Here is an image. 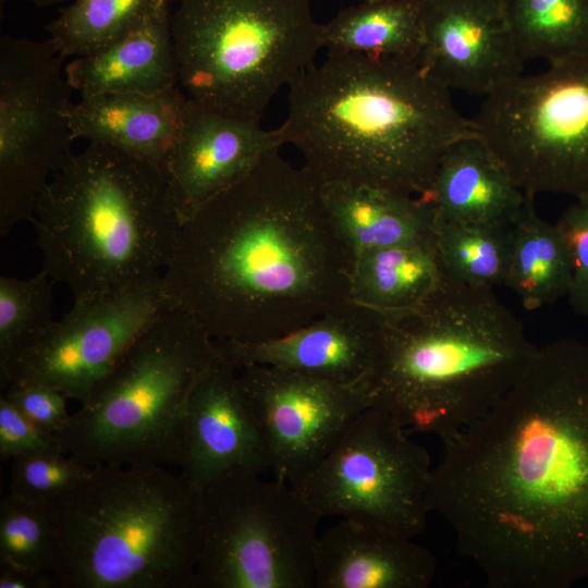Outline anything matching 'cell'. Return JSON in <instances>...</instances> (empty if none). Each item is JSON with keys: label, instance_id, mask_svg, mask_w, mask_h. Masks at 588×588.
Returning a JSON list of instances; mask_svg holds the SVG:
<instances>
[{"label": "cell", "instance_id": "6da1fadb", "mask_svg": "<svg viewBox=\"0 0 588 588\" xmlns=\"http://www.w3.org/2000/svg\"><path fill=\"white\" fill-rule=\"evenodd\" d=\"M442 443L431 510L488 586L588 578V344L538 346L504 397Z\"/></svg>", "mask_w": 588, "mask_h": 588}, {"label": "cell", "instance_id": "7a4b0ae2", "mask_svg": "<svg viewBox=\"0 0 588 588\" xmlns=\"http://www.w3.org/2000/svg\"><path fill=\"white\" fill-rule=\"evenodd\" d=\"M354 261L318 180L274 150L183 222L162 283L215 341L252 344L352 301Z\"/></svg>", "mask_w": 588, "mask_h": 588}, {"label": "cell", "instance_id": "3957f363", "mask_svg": "<svg viewBox=\"0 0 588 588\" xmlns=\"http://www.w3.org/2000/svg\"><path fill=\"white\" fill-rule=\"evenodd\" d=\"M279 126L319 183L428 191L446 149L476 133L418 60L326 51L287 87Z\"/></svg>", "mask_w": 588, "mask_h": 588}, {"label": "cell", "instance_id": "277c9868", "mask_svg": "<svg viewBox=\"0 0 588 588\" xmlns=\"http://www.w3.org/2000/svg\"><path fill=\"white\" fill-rule=\"evenodd\" d=\"M382 315L366 381L371 406L442 442L486 416L538 350L493 287L444 273L421 305Z\"/></svg>", "mask_w": 588, "mask_h": 588}, {"label": "cell", "instance_id": "5b68a950", "mask_svg": "<svg viewBox=\"0 0 588 588\" xmlns=\"http://www.w3.org/2000/svg\"><path fill=\"white\" fill-rule=\"evenodd\" d=\"M30 222L74 302L162 277L182 226L163 166L96 143L53 174Z\"/></svg>", "mask_w": 588, "mask_h": 588}, {"label": "cell", "instance_id": "8992f818", "mask_svg": "<svg viewBox=\"0 0 588 588\" xmlns=\"http://www.w3.org/2000/svg\"><path fill=\"white\" fill-rule=\"evenodd\" d=\"M57 588H194L203 490L158 465H98L52 503Z\"/></svg>", "mask_w": 588, "mask_h": 588}, {"label": "cell", "instance_id": "52a82bcc", "mask_svg": "<svg viewBox=\"0 0 588 588\" xmlns=\"http://www.w3.org/2000/svg\"><path fill=\"white\" fill-rule=\"evenodd\" d=\"M219 350L186 310L166 308L58 433L82 464L180 467L191 394Z\"/></svg>", "mask_w": 588, "mask_h": 588}, {"label": "cell", "instance_id": "ba28073f", "mask_svg": "<svg viewBox=\"0 0 588 588\" xmlns=\"http://www.w3.org/2000/svg\"><path fill=\"white\" fill-rule=\"evenodd\" d=\"M171 34L187 98L255 119L323 49L311 0H179Z\"/></svg>", "mask_w": 588, "mask_h": 588}, {"label": "cell", "instance_id": "9c48e42d", "mask_svg": "<svg viewBox=\"0 0 588 588\" xmlns=\"http://www.w3.org/2000/svg\"><path fill=\"white\" fill-rule=\"evenodd\" d=\"M321 517L290 483L233 473L203 490L194 588H313Z\"/></svg>", "mask_w": 588, "mask_h": 588}, {"label": "cell", "instance_id": "30bf717a", "mask_svg": "<svg viewBox=\"0 0 588 588\" xmlns=\"http://www.w3.org/2000/svg\"><path fill=\"white\" fill-rule=\"evenodd\" d=\"M471 119L525 194L588 197V53L510 79Z\"/></svg>", "mask_w": 588, "mask_h": 588}, {"label": "cell", "instance_id": "8fae6325", "mask_svg": "<svg viewBox=\"0 0 588 588\" xmlns=\"http://www.w3.org/2000/svg\"><path fill=\"white\" fill-rule=\"evenodd\" d=\"M432 470L427 450L408 430L370 405L293 487L321 518L355 519L415 538L432 512Z\"/></svg>", "mask_w": 588, "mask_h": 588}, {"label": "cell", "instance_id": "7c38bea8", "mask_svg": "<svg viewBox=\"0 0 588 588\" xmlns=\"http://www.w3.org/2000/svg\"><path fill=\"white\" fill-rule=\"evenodd\" d=\"M47 38L0 40V233L30 221L38 197L73 156V88Z\"/></svg>", "mask_w": 588, "mask_h": 588}, {"label": "cell", "instance_id": "4fadbf2b", "mask_svg": "<svg viewBox=\"0 0 588 588\" xmlns=\"http://www.w3.org/2000/svg\"><path fill=\"white\" fill-rule=\"evenodd\" d=\"M169 306L162 277L74 302L0 377L1 392L15 383H41L81 405L87 403L120 357Z\"/></svg>", "mask_w": 588, "mask_h": 588}, {"label": "cell", "instance_id": "5bb4252c", "mask_svg": "<svg viewBox=\"0 0 588 588\" xmlns=\"http://www.w3.org/2000/svg\"><path fill=\"white\" fill-rule=\"evenodd\" d=\"M273 477L292 486L331 452L371 405L366 383L333 381L262 365L240 368Z\"/></svg>", "mask_w": 588, "mask_h": 588}, {"label": "cell", "instance_id": "9a60e30c", "mask_svg": "<svg viewBox=\"0 0 588 588\" xmlns=\"http://www.w3.org/2000/svg\"><path fill=\"white\" fill-rule=\"evenodd\" d=\"M418 61L448 89L487 96L524 73L503 0H420Z\"/></svg>", "mask_w": 588, "mask_h": 588}, {"label": "cell", "instance_id": "2e32d148", "mask_svg": "<svg viewBox=\"0 0 588 588\" xmlns=\"http://www.w3.org/2000/svg\"><path fill=\"white\" fill-rule=\"evenodd\" d=\"M284 146L279 127L187 98L179 136L163 164L172 203L183 222L238 182L266 155Z\"/></svg>", "mask_w": 588, "mask_h": 588}, {"label": "cell", "instance_id": "e0dca14e", "mask_svg": "<svg viewBox=\"0 0 588 588\" xmlns=\"http://www.w3.org/2000/svg\"><path fill=\"white\" fill-rule=\"evenodd\" d=\"M180 469L185 479L201 490L229 474L264 475L270 470L261 431L240 380V368L220 351L191 394Z\"/></svg>", "mask_w": 588, "mask_h": 588}, {"label": "cell", "instance_id": "ac0fdd59", "mask_svg": "<svg viewBox=\"0 0 588 588\" xmlns=\"http://www.w3.org/2000/svg\"><path fill=\"white\" fill-rule=\"evenodd\" d=\"M382 324L381 313L350 301L275 339L252 344L215 342L238 368L254 364L342 384L366 383Z\"/></svg>", "mask_w": 588, "mask_h": 588}, {"label": "cell", "instance_id": "d6986e66", "mask_svg": "<svg viewBox=\"0 0 588 588\" xmlns=\"http://www.w3.org/2000/svg\"><path fill=\"white\" fill-rule=\"evenodd\" d=\"M436 572L414 538L368 523L340 518L318 538L316 588H427Z\"/></svg>", "mask_w": 588, "mask_h": 588}, {"label": "cell", "instance_id": "ffe728a7", "mask_svg": "<svg viewBox=\"0 0 588 588\" xmlns=\"http://www.w3.org/2000/svg\"><path fill=\"white\" fill-rule=\"evenodd\" d=\"M421 197L432 205L441 221L511 226L527 194L475 133L446 149Z\"/></svg>", "mask_w": 588, "mask_h": 588}, {"label": "cell", "instance_id": "44dd1931", "mask_svg": "<svg viewBox=\"0 0 588 588\" xmlns=\"http://www.w3.org/2000/svg\"><path fill=\"white\" fill-rule=\"evenodd\" d=\"M187 96L176 86L142 94L82 96L66 117L72 136L163 166L181 130Z\"/></svg>", "mask_w": 588, "mask_h": 588}, {"label": "cell", "instance_id": "7402d4cb", "mask_svg": "<svg viewBox=\"0 0 588 588\" xmlns=\"http://www.w3.org/2000/svg\"><path fill=\"white\" fill-rule=\"evenodd\" d=\"M319 184L327 213L355 259L377 248L434 242L437 215L421 196L367 184Z\"/></svg>", "mask_w": 588, "mask_h": 588}, {"label": "cell", "instance_id": "603a6c76", "mask_svg": "<svg viewBox=\"0 0 588 588\" xmlns=\"http://www.w3.org/2000/svg\"><path fill=\"white\" fill-rule=\"evenodd\" d=\"M64 70L79 97L150 95L179 86L169 7L123 38L73 58Z\"/></svg>", "mask_w": 588, "mask_h": 588}, {"label": "cell", "instance_id": "cb8c5ba5", "mask_svg": "<svg viewBox=\"0 0 588 588\" xmlns=\"http://www.w3.org/2000/svg\"><path fill=\"white\" fill-rule=\"evenodd\" d=\"M442 278L434 242L377 248L356 257L351 299L381 314L402 313L421 305Z\"/></svg>", "mask_w": 588, "mask_h": 588}, {"label": "cell", "instance_id": "d4e9b609", "mask_svg": "<svg viewBox=\"0 0 588 588\" xmlns=\"http://www.w3.org/2000/svg\"><path fill=\"white\" fill-rule=\"evenodd\" d=\"M534 198L527 194L520 215L510 226V258L503 285L527 310L567 296L573 277L568 246L556 224L538 215Z\"/></svg>", "mask_w": 588, "mask_h": 588}, {"label": "cell", "instance_id": "484cf974", "mask_svg": "<svg viewBox=\"0 0 588 588\" xmlns=\"http://www.w3.org/2000/svg\"><path fill=\"white\" fill-rule=\"evenodd\" d=\"M422 45L420 0H366L322 23L326 51L418 60Z\"/></svg>", "mask_w": 588, "mask_h": 588}, {"label": "cell", "instance_id": "4316f807", "mask_svg": "<svg viewBox=\"0 0 588 588\" xmlns=\"http://www.w3.org/2000/svg\"><path fill=\"white\" fill-rule=\"evenodd\" d=\"M520 56L548 64L588 53V0H503Z\"/></svg>", "mask_w": 588, "mask_h": 588}, {"label": "cell", "instance_id": "83f0119b", "mask_svg": "<svg viewBox=\"0 0 588 588\" xmlns=\"http://www.w3.org/2000/svg\"><path fill=\"white\" fill-rule=\"evenodd\" d=\"M169 7L168 0H74L47 25L63 58H77L123 38Z\"/></svg>", "mask_w": 588, "mask_h": 588}, {"label": "cell", "instance_id": "f1b7e54d", "mask_svg": "<svg viewBox=\"0 0 588 588\" xmlns=\"http://www.w3.org/2000/svg\"><path fill=\"white\" fill-rule=\"evenodd\" d=\"M434 247L448 277L475 286L504 285L510 258V226L437 219Z\"/></svg>", "mask_w": 588, "mask_h": 588}, {"label": "cell", "instance_id": "f546056e", "mask_svg": "<svg viewBox=\"0 0 588 588\" xmlns=\"http://www.w3.org/2000/svg\"><path fill=\"white\" fill-rule=\"evenodd\" d=\"M60 552L52 504L8 494L0 502V564L52 574Z\"/></svg>", "mask_w": 588, "mask_h": 588}, {"label": "cell", "instance_id": "4dcf8cb0", "mask_svg": "<svg viewBox=\"0 0 588 588\" xmlns=\"http://www.w3.org/2000/svg\"><path fill=\"white\" fill-rule=\"evenodd\" d=\"M44 271L0 278V377L52 324V283Z\"/></svg>", "mask_w": 588, "mask_h": 588}, {"label": "cell", "instance_id": "1f68e13d", "mask_svg": "<svg viewBox=\"0 0 588 588\" xmlns=\"http://www.w3.org/2000/svg\"><path fill=\"white\" fill-rule=\"evenodd\" d=\"M10 494L36 503L52 504L85 480L93 467L63 451L11 460Z\"/></svg>", "mask_w": 588, "mask_h": 588}, {"label": "cell", "instance_id": "d6a6232c", "mask_svg": "<svg viewBox=\"0 0 588 588\" xmlns=\"http://www.w3.org/2000/svg\"><path fill=\"white\" fill-rule=\"evenodd\" d=\"M555 224L572 256L569 304L574 313L588 318V197L575 199Z\"/></svg>", "mask_w": 588, "mask_h": 588}, {"label": "cell", "instance_id": "836d02e7", "mask_svg": "<svg viewBox=\"0 0 588 588\" xmlns=\"http://www.w3.org/2000/svg\"><path fill=\"white\" fill-rule=\"evenodd\" d=\"M58 451H63L58 434L32 422L1 394V461Z\"/></svg>", "mask_w": 588, "mask_h": 588}, {"label": "cell", "instance_id": "e575fe53", "mask_svg": "<svg viewBox=\"0 0 588 588\" xmlns=\"http://www.w3.org/2000/svg\"><path fill=\"white\" fill-rule=\"evenodd\" d=\"M1 394L38 427L58 434L68 424V397L41 383H15Z\"/></svg>", "mask_w": 588, "mask_h": 588}, {"label": "cell", "instance_id": "d590c367", "mask_svg": "<svg viewBox=\"0 0 588 588\" xmlns=\"http://www.w3.org/2000/svg\"><path fill=\"white\" fill-rule=\"evenodd\" d=\"M52 574L0 564V588H56Z\"/></svg>", "mask_w": 588, "mask_h": 588}, {"label": "cell", "instance_id": "8d00e7d4", "mask_svg": "<svg viewBox=\"0 0 588 588\" xmlns=\"http://www.w3.org/2000/svg\"><path fill=\"white\" fill-rule=\"evenodd\" d=\"M28 1L36 7L47 8V7H52V5L61 4V3H70L74 0H28Z\"/></svg>", "mask_w": 588, "mask_h": 588}, {"label": "cell", "instance_id": "74e56055", "mask_svg": "<svg viewBox=\"0 0 588 588\" xmlns=\"http://www.w3.org/2000/svg\"><path fill=\"white\" fill-rule=\"evenodd\" d=\"M355 1H357V2H358V1H366V0H355Z\"/></svg>", "mask_w": 588, "mask_h": 588}]
</instances>
